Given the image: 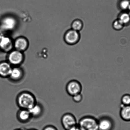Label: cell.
<instances>
[{"label": "cell", "mask_w": 130, "mask_h": 130, "mask_svg": "<svg viewBox=\"0 0 130 130\" xmlns=\"http://www.w3.org/2000/svg\"><path fill=\"white\" fill-rule=\"evenodd\" d=\"M130 5V1L128 0H123L121 2L120 6L123 10L128 9Z\"/></svg>", "instance_id": "obj_20"}, {"label": "cell", "mask_w": 130, "mask_h": 130, "mask_svg": "<svg viewBox=\"0 0 130 130\" xmlns=\"http://www.w3.org/2000/svg\"><path fill=\"white\" fill-rule=\"evenodd\" d=\"M70 130H81L80 129V128H79L78 126L77 127H76L74 128H73V129H71Z\"/></svg>", "instance_id": "obj_23"}, {"label": "cell", "mask_w": 130, "mask_h": 130, "mask_svg": "<svg viewBox=\"0 0 130 130\" xmlns=\"http://www.w3.org/2000/svg\"><path fill=\"white\" fill-rule=\"evenodd\" d=\"M78 122L76 117L72 113H65L61 118V123L65 130H70L78 126Z\"/></svg>", "instance_id": "obj_3"}, {"label": "cell", "mask_w": 130, "mask_h": 130, "mask_svg": "<svg viewBox=\"0 0 130 130\" xmlns=\"http://www.w3.org/2000/svg\"><path fill=\"white\" fill-rule=\"evenodd\" d=\"M37 102L35 95L28 91L21 92L18 94L16 98L17 105L20 109L29 110Z\"/></svg>", "instance_id": "obj_1"}, {"label": "cell", "mask_w": 130, "mask_h": 130, "mask_svg": "<svg viewBox=\"0 0 130 130\" xmlns=\"http://www.w3.org/2000/svg\"><path fill=\"white\" fill-rule=\"evenodd\" d=\"M42 130H58L57 128L55 126L51 125H49L46 126L44 128H43Z\"/></svg>", "instance_id": "obj_22"}, {"label": "cell", "mask_w": 130, "mask_h": 130, "mask_svg": "<svg viewBox=\"0 0 130 130\" xmlns=\"http://www.w3.org/2000/svg\"><path fill=\"white\" fill-rule=\"evenodd\" d=\"M128 11H129V13H129V15H130V5L129 6V7H128Z\"/></svg>", "instance_id": "obj_26"}, {"label": "cell", "mask_w": 130, "mask_h": 130, "mask_svg": "<svg viewBox=\"0 0 130 130\" xmlns=\"http://www.w3.org/2000/svg\"><path fill=\"white\" fill-rule=\"evenodd\" d=\"M12 66L7 61L0 62V77L8 78Z\"/></svg>", "instance_id": "obj_10"}, {"label": "cell", "mask_w": 130, "mask_h": 130, "mask_svg": "<svg viewBox=\"0 0 130 130\" xmlns=\"http://www.w3.org/2000/svg\"><path fill=\"white\" fill-rule=\"evenodd\" d=\"M120 116L124 121L130 122V105L124 106L121 104Z\"/></svg>", "instance_id": "obj_15"}, {"label": "cell", "mask_w": 130, "mask_h": 130, "mask_svg": "<svg viewBox=\"0 0 130 130\" xmlns=\"http://www.w3.org/2000/svg\"><path fill=\"white\" fill-rule=\"evenodd\" d=\"M16 22L15 19L11 17H7L1 20L0 26L5 30H12L15 27Z\"/></svg>", "instance_id": "obj_8"}, {"label": "cell", "mask_w": 130, "mask_h": 130, "mask_svg": "<svg viewBox=\"0 0 130 130\" xmlns=\"http://www.w3.org/2000/svg\"><path fill=\"white\" fill-rule=\"evenodd\" d=\"M26 130H38V129H35V128H30V129H29Z\"/></svg>", "instance_id": "obj_25"}, {"label": "cell", "mask_w": 130, "mask_h": 130, "mask_svg": "<svg viewBox=\"0 0 130 130\" xmlns=\"http://www.w3.org/2000/svg\"><path fill=\"white\" fill-rule=\"evenodd\" d=\"M123 24L119 20H116L113 24V27L117 30H120L123 27Z\"/></svg>", "instance_id": "obj_21"}, {"label": "cell", "mask_w": 130, "mask_h": 130, "mask_svg": "<svg viewBox=\"0 0 130 130\" xmlns=\"http://www.w3.org/2000/svg\"><path fill=\"white\" fill-rule=\"evenodd\" d=\"M79 39V35L77 31L74 30L67 31L65 36V39L67 43L70 44L77 43Z\"/></svg>", "instance_id": "obj_14"}, {"label": "cell", "mask_w": 130, "mask_h": 130, "mask_svg": "<svg viewBox=\"0 0 130 130\" xmlns=\"http://www.w3.org/2000/svg\"><path fill=\"white\" fill-rule=\"evenodd\" d=\"M78 127L81 130H98V119L92 116H85L79 120Z\"/></svg>", "instance_id": "obj_2"}, {"label": "cell", "mask_w": 130, "mask_h": 130, "mask_svg": "<svg viewBox=\"0 0 130 130\" xmlns=\"http://www.w3.org/2000/svg\"><path fill=\"white\" fill-rule=\"evenodd\" d=\"M44 107L40 103H37L29 110L32 118H38L43 115L44 113Z\"/></svg>", "instance_id": "obj_12"}, {"label": "cell", "mask_w": 130, "mask_h": 130, "mask_svg": "<svg viewBox=\"0 0 130 130\" xmlns=\"http://www.w3.org/2000/svg\"><path fill=\"white\" fill-rule=\"evenodd\" d=\"M119 20L123 25L127 24L130 21V15L127 13H122L120 17Z\"/></svg>", "instance_id": "obj_17"}, {"label": "cell", "mask_w": 130, "mask_h": 130, "mask_svg": "<svg viewBox=\"0 0 130 130\" xmlns=\"http://www.w3.org/2000/svg\"><path fill=\"white\" fill-rule=\"evenodd\" d=\"M83 89L82 84L77 80H70L67 83L66 87V92L70 96H73L77 94L81 93Z\"/></svg>", "instance_id": "obj_4"}, {"label": "cell", "mask_w": 130, "mask_h": 130, "mask_svg": "<svg viewBox=\"0 0 130 130\" xmlns=\"http://www.w3.org/2000/svg\"><path fill=\"white\" fill-rule=\"evenodd\" d=\"M28 43L27 40L23 37L17 38L13 43V47L15 50L22 52L27 49Z\"/></svg>", "instance_id": "obj_13"}, {"label": "cell", "mask_w": 130, "mask_h": 130, "mask_svg": "<svg viewBox=\"0 0 130 130\" xmlns=\"http://www.w3.org/2000/svg\"><path fill=\"white\" fill-rule=\"evenodd\" d=\"M122 105L124 106L130 105V93L124 94L121 99Z\"/></svg>", "instance_id": "obj_16"}, {"label": "cell", "mask_w": 130, "mask_h": 130, "mask_svg": "<svg viewBox=\"0 0 130 130\" xmlns=\"http://www.w3.org/2000/svg\"><path fill=\"white\" fill-rule=\"evenodd\" d=\"M24 75V70L20 66L12 67L8 79L13 82L18 83L23 79Z\"/></svg>", "instance_id": "obj_7"}, {"label": "cell", "mask_w": 130, "mask_h": 130, "mask_svg": "<svg viewBox=\"0 0 130 130\" xmlns=\"http://www.w3.org/2000/svg\"><path fill=\"white\" fill-rule=\"evenodd\" d=\"M82 22L79 20H75L73 23L72 27L73 30L76 31L79 30L82 28Z\"/></svg>", "instance_id": "obj_18"}, {"label": "cell", "mask_w": 130, "mask_h": 130, "mask_svg": "<svg viewBox=\"0 0 130 130\" xmlns=\"http://www.w3.org/2000/svg\"><path fill=\"white\" fill-rule=\"evenodd\" d=\"M13 130H24L23 129H22V128H16V129H15Z\"/></svg>", "instance_id": "obj_24"}, {"label": "cell", "mask_w": 130, "mask_h": 130, "mask_svg": "<svg viewBox=\"0 0 130 130\" xmlns=\"http://www.w3.org/2000/svg\"><path fill=\"white\" fill-rule=\"evenodd\" d=\"M16 118L19 122L22 123H28L32 118L28 110L20 109L17 113Z\"/></svg>", "instance_id": "obj_9"}, {"label": "cell", "mask_w": 130, "mask_h": 130, "mask_svg": "<svg viewBox=\"0 0 130 130\" xmlns=\"http://www.w3.org/2000/svg\"><path fill=\"white\" fill-rule=\"evenodd\" d=\"M114 126V120L109 116H102L98 119V130H113Z\"/></svg>", "instance_id": "obj_6"}, {"label": "cell", "mask_w": 130, "mask_h": 130, "mask_svg": "<svg viewBox=\"0 0 130 130\" xmlns=\"http://www.w3.org/2000/svg\"><path fill=\"white\" fill-rule=\"evenodd\" d=\"M24 57L22 52L15 50L11 51L8 56L7 62L12 67L20 66L23 62Z\"/></svg>", "instance_id": "obj_5"}, {"label": "cell", "mask_w": 130, "mask_h": 130, "mask_svg": "<svg viewBox=\"0 0 130 130\" xmlns=\"http://www.w3.org/2000/svg\"><path fill=\"white\" fill-rule=\"evenodd\" d=\"M73 100L74 102L79 103L82 102L83 96L81 93L77 94L72 96Z\"/></svg>", "instance_id": "obj_19"}, {"label": "cell", "mask_w": 130, "mask_h": 130, "mask_svg": "<svg viewBox=\"0 0 130 130\" xmlns=\"http://www.w3.org/2000/svg\"><path fill=\"white\" fill-rule=\"evenodd\" d=\"M13 47V43L8 37L3 36L0 39V48L5 52H10Z\"/></svg>", "instance_id": "obj_11"}]
</instances>
